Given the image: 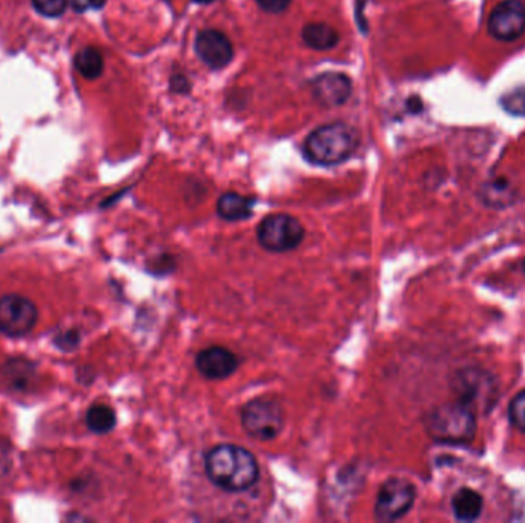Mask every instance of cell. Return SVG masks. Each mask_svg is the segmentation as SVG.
I'll list each match as a JSON object with an SVG mask.
<instances>
[{"label":"cell","mask_w":525,"mask_h":523,"mask_svg":"<svg viewBox=\"0 0 525 523\" xmlns=\"http://www.w3.org/2000/svg\"><path fill=\"white\" fill-rule=\"evenodd\" d=\"M204 469L213 486L229 493L249 490L260 477L255 456L234 444H220L211 448L204 458Z\"/></svg>","instance_id":"6da1fadb"},{"label":"cell","mask_w":525,"mask_h":523,"mask_svg":"<svg viewBox=\"0 0 525 523\" xmlns=\"http://www.w3.org/2000/svg\"><path fill=\"white\" fill-rule=\"evenodd\" d=\"M360 136L355 128L346 123H330L313 129L303 145V155L317 166L343 163L355 153Z\"/></svg>","instance_id":"7a4b0ae2"},{"label":"cell","mask_w":525,"mask_h":523,"mask_svg":"<svg viewBox=\"0 0 525 523\" xmlns=\"http://www.w3.org/2000/svg\"><path fill=\"white\" fill-rule=\"evenodd\" d=\"M426 428L433 441L441 444H467L475 437V413L460 401L444 403L429 413Z\"/></svg>","instance_id":"3957f363"},{"label":"cell","mask_w":525,"mask_h":523,"mask_svg":"<svg viewBox=\"0 0 525 523\" xmlns=\"http://www.w3.org/2000/svg\"><path fill=\"white\" fill-rule=\"evenodd\" d=\"M241 426L257 441H272L285 428V410L274 399H254L241 409Z\"/></svg>","instance_id":"277c9868"},{"label":"cell","mask_w":525,"mask_h":523,"mask_svg":"<svg viewBox=\"0 0 525 523\" xmlns=\"http://www.w3.org/2000/svg\"><path fill=\"white\" fill-rule=\"evenodd\" d=\"M258 243L262 249L274 253L296 251L304 240V228L288 213H272L258 224Z\"/></svg>","instance_id":"5b68a950"},{"label":"cell","mask_w":525,"mask_h":523,"mask_svg":"<svg viewBox=\"0 0 525 523\" xmlns=\"http://www.w3.org/2000/svg\"><path fill=\"white\" fill-rule=\"evenodd\" d=\"M415 486L403 477L386 480L377 494L375 518L381 522H395L404 518L415 503Z\"/></svg>","instance_id":"8992f818"},{"label":"cell","mask_w":525,"mask_h":523,"mask_svg":"<svg viewBox=\"0 0 525 523\" xmlns=\"http://www.w3.org/2000/svg\"><path fill=\"white\" fill-rule=\"evenodd\" d=\"M38 307L21 295L0 298V333L10 338H21L33 330L38 322Z\"/></svg>","instance_id":"52a82bcc"},{"label":"cell","mask_w":525,"mask_h":523,"mask_svg":"<svg viewBox=\"0 0 525 523\" xmlns=\"http://www.w3.org/2000/svg\"><path fill=\"white\" fill-rule=\"evenodd\" d=\"M456 392L460 403L475 413L476 410L492 409L496 403V384L488 373L481 370H465L456 378Z\"/></svg>","instance_id":"ba28073f"},{"label":"cell","mask_w":525,"mask_h":523,"mask_svg":"<svg viewBox=\"0 0 525 523\" xmlns=\"http://www.w3.org/2000/svg\"><path fill=\"white\" fill-rule=\"evenodd\" d=\"M488 33L492 37L513 42L525 33V5L521 0L501 2L488 17Z\"/></svg>","instance_id":"9c48e42d"},{"label":"cell","mask_w":525,"mask_h":523,"mask_svg":"<svg viewBox=\"0 0 525 523\" xmlns=\"http://www.w3.org/2000/svg\"><path fill=\"white\" fill-rule=\"evenodd\" d=\"M198 59L211 70H221L234 59V46L226 34L219 29H203L194 44Z\"/></svg>","instance_id":"30bf717a"},{"label":"cell","mask_w":525,"mask_h":523,"mask_svg":"<svg viewBox=\"0 0 525 523\" xmlns=\"http://www.w3.org/2000/svg\"><path fill=\"white\" fill-rule=\"evenodd\" d=\"M196 365L203 378L211 381H220L236 373L238 369V358L234 352L226 347L212 345L197 354Z\"/></svg>","instance_id":"8fae6325"},{"label":"cell","mask_w":525,"mask_h":523,"mask_svg":"<svg viewBox=\"0 0 525 523\" xmlns=\"http://www.w3.org/2000/svg\"><path fill=\"white\" fill-rule=\"evenodd\" d=\"M312 95L329 108L341 106L352 94V80L341 72H324L311 82Z\"/></svg>","instance_id":"7c38bea8"},{"label":"cell","mask_w":525,"mask_h":523,"mask_svg":"<svg viewBox=\"0 0 525 523\" xmlns=\"http://www.w3.org/2000/svg\"><path fill=\"white\" fill-rule=\"evenodd\" d=\"M255 203V198L252 196L240 195L237 192H226L217 202V213L220 219L226 221H245L252 217Z\"/></svg>","instance_id":"4fadbf2b"},{"label":"cell","mask_w":525,"mask_h":523,"mask_svg":"<svg viewBox=\"0 0 525 523\" xmlns=\"http://www.w3.org/2000/svg\"><path fill=\"white\" fill-rule=\"evenodd\" d=\"M301 38L309 48L315 51H329L338 44L339 36L334 27L328 23H307L301 31Z\"/></svg>","instance_id":"5bb4252c"},{"label":"cell","mask_w":525,"mask_h":523,"mask_svg":"<svg viewBox=\"0 0 525 523\" xmlns=\"http://www.w3.org/2000/svg\"><path fill=\"white\" fill-rule=\"evenodd\" d=\"M482 508H484L482 497L471 488H461L452 501L454 518L461 522H473L481 516Z\"/></svg>","instance_id":"9a60e30c"},{"label":"cell","mask_w":525,"mask_h":523,"mask_svg":"<svg viewBox=\"0 0 525 523\" xmlns=\"http://www.w3.org/2000/svg\"><path fill=\"white\" fill-rule=\"evenodd\" d=\"M74 66L79 74L88 80L99 79L104 70V55L99 49L87 46L77 53L74 57Z\"/></svg>","instance_id":"2e32d148"},{"label":"cell","mask_w":525,"mask_h":523,"mask_svg":"<svg viewBox=\"0 0 525 523\" xmlns=\"http://www.w3.org/2000/svg\"><path fill=\"white\" fill-rule=\"evenodd\" d=\"M85 422H87L88 428L96 435H106V433L114 430L117 416L110 405L96 403L88 410Z\"/></svg>","instance_id":"e0dca14e"},{"label":"cell","mask_w":525,"mask_h":523,"mask_svg":"<svg viewBox=\"0 0 525 523\" xmlns=\"http://www.w3.org/2000/svg\"><path fill=\"white\" fill-rule=\"evenodd\" d=\"M34 365L25 360H14L6 362L4 378L12 390H27L28 384L33 379Z\"/></svg>","instance_id":"ac0fdd59"},{"label":"cell","mask_w":525,"mask_h":523,"mask_svg":"<svg viewBox=\"0 0 525 523\" xmlns=\"http://www.w3.org/2000/svg\"><path fill=\"white\" fill-rule=\"evenodd\" d=\"M31 2H33L34 10L40 16L50 17V19L63 16L68 8V0H31Z\"/></svg>","instance_id":"d6986e66"},{"label":"cell","mask_w":525,"mask_h":523,"mask_svg":"<svg viewBox=\"0 0 525 523\" xmlns=\"http://www.w3.org/2000/svg\"><path fill=\"white\" fill-rule=\"evenodd\" d=\"M509 418L510 422L513 424L518 430L525 433V390L524 392L518 393L509 407Z\"/></svg>","instance_id":"ffe728a7"},{"label":"cell","mask_w":525,"mask_h":523,"mask_svg":"<svg viewBox=\"0 0 525 523\" xmlns=\"http://www.w3.org/2000/svg\"><path fill=\"white\" fill-rule=\"evenodd\" d=\"M79 344H80V333L76 328L62 332L61 335H57L54 338L55 347L62 350V352H65V353H70L72 350H76Z\"/></svg>","instance_id":"44dd1931"},{"label":"cell","mask_w":525,"mask_h":523,"mask_svg":"<svg viewBox=\"0 0 525 523\" xmlns=\"http://www.w3.org/2000/svg\"><path fill=\"white\" fill-rule=\"evenodd\" d=\"M504 108L512 114H525V93L514 91L503 100Z\"/></svg>","instance_id":"7402d4cb"},{"label":"cell","mask_w":525,"mask_h":523,"mask_svg":"<svg viewBox=\"0 0 525 523\" xmlns=\"http://www.w3.org/2000/svg\"><path fill=\"white\" fill-rule=\"evenodd\" d=\"M292 0H257L258 6L269 14H281L289 8Z\"/></svg>","instance_id":"603a6c76"},{"label":"cell","mask_w":525,"mask_h":523,"mask_svg":"<svg viewBox=\"0 0 525 523\" xmlns=\"http://www.w3.org/2000/svg\"><path fill=\"white\" fill-rule=\"evenodd\" d=\"M12 452H10V445L8 442L0 439V477L8 475L12 469Z\"/></svg>","instance_id":"cb8c5ba5"},{"label":"cell","mask_w":525,"mask_h":523,"mask_svg":"<svg viewBox=\"0 0 525 523\" xmlns=\"http://www.w3.org/2000/svg\"><path fill=\"white\" fill-rule=\"evenodd\" d=\"M71 4L77 12H83L89 8H102L104 5V0H71Z\"/></svg>","instance_id":"d4e9b609"},{"label":"cell","mask_w":525,"mask_h":523,"mask_svg":"<svg viewBox=\"0 0 525 523\" xmlns=\"http://www.w3.org/2000/svg\"><path fill=\"white\" fill-rule=\"evenodd\" d=\"M171 87H172L174 93H188L189 91V82L181 74H177V76L172 77Z\"/></svg>","instance_id":"484cf974"},{"label":"cell","mask_w":525,"mask_h":523,"mask_svg":"<svg viewBox=\"0 0 525 523\" xmlns=\"http://www.w3.org/2000/svg\"><path fill=\"white\" fill-rule=\"evenodd\" d=\"M196 4H203V5H208V4H212L215 0H194Z\"/></svg>","instance_id":"4316f807"},{"label":"cell","mask_w":525,"mask_h":523,"mask_svg":"<svg viewBox=\"0 0 525 523\" xmlns=\"http://www.w3.org/2000/svg\"><path fill=\"white\" fill-rule=\"evenodd\" d=\"M524 272H525V262H524Z\"/></svg>","instance_id":"83f0119b"}]
</instances>
